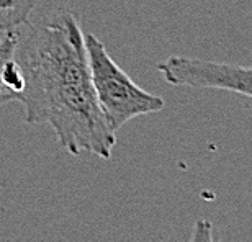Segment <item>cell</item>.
<instances>
[{
	"label": "cell",
	"mask_w": 252,
	"mask_h": 242,
	"mask_svg": "<svg viewBox=\"0 0 252 242\" xmlns=\"http://www.w3.org/2000/svg\"><path fill=\"white\" fill-rule=\"evenodd\" d=\"M25 27L13 53L25 80L17 98L25 107V121L49 124L69 154L110 159L117 136L95 97L77 17L53 10Z\"/></svg>",
	"instance_id": "obj_1"
},
{
	"label": "cell",
	"mask_w": 252,
	"mask_h": 242,
	"mask_svg": "<svg viewBox=\"0 0 252 242\" xmlns=\"http://www.w3.org/2000/svg\"><path fill=\"white\" fill-rule=\"evenodd\" d=\"M85 51L95 97L112 131L117 133L133 118L158 113L165 107L159 95L146 92L133 82L92 33L85 34Z\"/></svg>",
	"instance_id": "obj_2"
},
{
	"label": "cell",
	"mask_w": 252,
	"mask_h": 242,
	"mask_svg": "<svg viewBox=\"0 0 252 242\" xmlns=\"http://www.w3.org/2000/svg\"><path fill=\"white\" fill-rule=\"evenodd\" d=\"M158 70L170 85L229 90L252 98V67L170 56L158 64Z\"/></svg>",
	"instance_id": "obj_3"
},
{
	"label": "cell",
	"mask_w": 252,
	"mask_h": 242,
	"mask_svg": "<svg viewBox=\"0 0 252 242\" xmlns=\"http://www.w3.org/2000/svg\"><path fill=\"white\" fill-rule=\"evenodd\" d=\"M38 0H0V31L23 28Z\"/></svg>",
	"instance_id": "obj_4"
},
{
	"label": "cell",
	"mask_w": 252,
	"mask_h": 242,
	"mask_svg": "<svg viewBox=\"0 0 252 242\" xmlns=\"http://www.w3.org/2000/svg\"><path fill=\"white\" fill-rule=\"evenodd\" d=\"M22 36V28L0 31V70L3 62L15 53V48L18 44V39ZM3 105V92H2V80H0V107Z\"/></svg>",
	"instance_id": "obj_5"
},
{
	"label": "cell",
	"mask_w": 252,
	"mask_h": 242,
	"mask_svg": "<svg viewBox=\"0 0 252 242\" xmlns=\"http://www.w3.org/2000/svg\"><path fill=\"white\" fill-rule=\"evenodd\" d=\"M211 242H221L220 239H211Z\"/></svg>",
	"instance_id": "obj_6"
}]
</instances>
